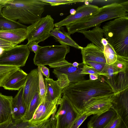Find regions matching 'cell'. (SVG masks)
Returning a JSON list of instances; mask_svg holds the SVG:
<instances>
[{
  "mask_svg": "<svg viewBox=\"0 0 128 128\" xmlns=\"http://www.w3.org/2000/svg\"><path fill=\"white\" fill-rule=\"evenodd\" d=\"M62 94L67 96L80 114L91 98L113 94L111 87L99 78L94 80H84L70 83L62 90Z\"/></svg>",
  "mask_w": 128,
  "mask_h": 128,
  "instance_id": "1",
  "label": "cell"
},
{
  "mask_svg": "<svg viewBox=\"0 0 128 128\" xmlns=\"http://www.w3.org/2000/svg\"><path fill=\"white\" fill-rule=\"evenodd\" d=\"M48 4L40 0H9L2 9L5 17L21 24H32L41 18Z\"/></svg>",
  "mask_w": 128,
  "mask_h": 128,
  "instance_id": "2",
  "label": "cell"
},
{
  "mask_svg": "<svg viewBox=\"0 0 128 128\" xmlns=\"http://www.w3.org/2000/svg\"><path fill=\"white\" fill-rule=\"evenodd\" d=\"M128 12L123 2H114L106 5L100 8L93 15L66 26L67 32L70 35L80 31L87 30L107 20L128 15Z\"/></svg>",
  "mask_w": 128,
  "mask_h": 128,
  "instance_id": "3",
  "label": "cell"
},
{
  "mask_svg": "<svg viewBox=\"0 0 128 128\" xmlns=\"http://www.w3.org/2000/svg\"><path fill=\"white\" fill-rule=\"evenodd\" d=\"M102 29L106 38L117 54L128 57V15L109 21Z\"/></svg>",
  "mask_w": 128,
  "mask_h": 128,
  "instance_id": "4",
  "label": "cell"
},
{
  "mask_svg": "<svg viewBox=\"0 0 128 128\" xmlns=\"http://www.w3.org/2000/svg\"><path fill=\"white\" fill-rule=\"evenodd\" d=\"M70 51V46L61 44L40 46L35 54L34 63L38 66L48 65L50 68H58L72 64L65 60Z\"/></svg>",
  "mask_w": 128,
  "mask_h": 128,
  "instance_id": "5",
  "label": "cell"
},
{
  "mask_svg": "<svg viewBox=\"0 0 128 128\" xmlns=\"http://www.w3.org/2000/svg\"><path fill=\"white\" fill-rule=\"evenodd\" d=\"M54 21L50 15H48L27 27V43L33 41L38 44L50 36V32L54 28Z\"/></svg>",
  "mask_w": 128,
  "mask_h": 128,
  "instance_id": "6",
  "label": "cell"
},
{
  "mask_svg": "<svg viewBox=\"0 0 128 128\" xmlns=\"http://www.w3.org/2000/svg\"><path fill=\"white\" fill-rule=\"evenodd\" d=\"M28 44L16 45L5 50L0 55V65L17 66H25L30 51Z\"/></svg>",
  "mask_w": 128,
  "mask_h": 128,
  "instance_id": "7",
  "label": "cell"
},
{
  "mask_svg": "<svg viewBox=\"0 0 128 128\" xmlns=\"http://www.w3.org/2000/svg\"><path fill=\"white\" fill-rule=\"evenodd\" d=\"M60 107L54 116L57 128H70L80 115L70 101L65 95L61 98Z\"/></svg>",
  "mask_w": 128,
  "mask_h": 128,
  "instance_id": "8",
  "label": "cell"
},
{
  "mask_svg": "<svg viewBox=\"0 0 128 128\" xmlns=\"http://www.w3.org/2000/svg\"><path fill=\"white\" fill-rule=\"evenodd\" d=\"M111 108L120 118L118 128H128V88L111 96Z\"/></svg>",
  "mask_w": 128,
  "mask_h": 128,
  "instance_id": "9",
  "label": "cell"
},
{
  "mask_svg": "<svg viewBox=\"0 0 128 128\" xmlns=\"http://www.w3.org/2000/svg\"><path fill=\"white\" fill-rule=\"evenodd\" d=\"M61 98L52 102L45 100L42 102L29 122L32 124H36L47 120L53 113L56 112L57 106L60 103Z\"/></svg>",
  "mask_w": 128,
  "mask_h": 128,
  "instance_id": "10",
  "label": "cell"
},
{
  "mask_svg": "<svg viewBox=\"0 0 128 128\" xmlns=\"http://www.w3.org/2000/svg\"><path fill=\"white\" fill-rule=\"evenodd\" d=\"M113 94L92 98L86 104L82 114H86L89 116L108 110L112 106L111 96Z\"/></svg>",
  "mask_w": 128,
  "mask_h": 128,
  "instance_id": "11",
  "label": "cell"
},
{
  "mask_svg": "<svg viewBox=\"0 0 128 128\" xmlns=\"http://www.w3.org/2000/svg\"><path fill=\"white\" fill-rule=\"evenodd\" d=\"M100 8L90 4H85L79 6L75 13L70 14L63 20L54 24L55 28H58L74 23L85 18L91 16L98 11Z\"/></svg>",
  "mask_w": 128,
  "mask_h": 128,
  "instance_id": "12",
  "label": "cell"
},
{
  "mask_svg": "<svg viewBox=\"0 0 128 128\" xmlns=\"http://www.w3.org/2000/svg\"><path fill=\"white\" fill-rule=\"evenodd\" d=\"M38 90H39L38 72V69H34L28 74L24 87L23 96L26 109L35 92Z\"/></svg>",
  "mask_w": 128,
  "mask_h": 128,
  "instance_id": "13",
  "label": "cell"
},
{
  "mask_svg": "<svg viewBox=\"0 0 128 128\" xmlns=\"http://www.w3.org/2000/svg\"><path fill=\"white\" fill-rule=\"evenodd\" d=\"M72 64L54 68L53 73L57 77L62 74L66 75L71 83H76L84 80L86 74H81L84 64H80L77 67L73 66Z\"/></svg>",
  "mask_w": 128,
  "mask_h": 128,
  "instance_id": "14",
  "label": "cell"
},
{
  "mask_svg": "<svg viewBox=\"0 0 128 128\" xmlns=\"http://www.w3.org/2000/svg\"><path fill=\"white\" fill-rule=\"evenodd\" d=\"M81 50L82 63L87 62H93L106 64L104 52L99 48L93 44H88Z\"/></svg>",
  "mask_w": 128,
  "mask_h": 128,
  "instance_id": "15",
  "label": "cell"
},
{
  "mask_svg": "<svg viewBox=\"0 0 128 128\" xmlns=\"http://www.w3.org/2000/svg\"><path fill=\"white\" fill-rule=\"evenodd\" d=\"M28 74L20 68L10 76L1 86L9 90H19L26 83Z\"/></svg>",
  "mask_w": 128,
  "mask_h": 128,
  "instance_id": "16",
  "label": "cell"
},
{
  "mask_svg": "<svg viewBox=\"0 0 128 128\" xmlns=\"http://www.w3.org/2000/svg\"><path fill=\"white\" fill-rule=\"evenodd\" d=\"M117 116L116 112L111 108L104 112L94 114L88 122V128H105Z\"/></svg>",
  "mask_w": 128,
  "mask_h": 128,
  "instance_id": "17",
  "label": "cell"
},
{
  "mask_svg": "<svg viewBox=\"0 0 128 128\" xmlns=\"http://www.w3.org/2000/svg\"><path fill=\"white\" fill-rule=\"evenodd\" d=\"M104 81L111 88L114 94L119 93L128 88V71L120 72Z\"/></svg>",
  "mask_w": 128,
  "mask_h": 128,
  "instance_id": "18",
  "label": "cell"
},
{
  "mask_svg": "<svg viewBox=\"0 0 128 128\" xmlns=\"http://www.w3.org/2000/svg\"><path fill=\"white\" fill-rule=\"evenodd\" d=\"M24 86L19 90L13 98L12 105V118L14 119H22L26 111V107L23 98Z\"/></svg>",
  "mask_w": 128,
  "mask_h": 128,
  "instance_id": "19",
  "label": "cell"
},
{
  "mask_svg": "<svg viewBox=\"0 0 128 128\" xmlns=\"http://www.w3.org/2000/svg\"><path fill=\"white\" fill-rule=\"evenodd\" d=\"M26 28L0 30V38L17 44L27 39Z\"/></svg>",
  "mask_w": 128,
  "mask_h": 128,
  "instance_id": "20",
  "label": "cell"
},
{
  "mask_svg": "<svg viewBox=\"0 0 128 128\" xmlns=\"http://www.w3.org/2000/svg\"><path fill=\"white\" fill-rule=\"evenodd\" d=\"M50 36L54 37L60 44L67 45L81 50L82 47L78 44L71 37L70 35L64 30L62 27L54 28L50 32Z\"/></svg>",
  "mask_w": 128,
  "mask_h": 128,
  "instance_id": "21",
  "label": "cell"
},
{
  "mask_svg": "<svg viewBox=\"0 0 128 128\" xmlns=\"http://www.w3.org/2000/svg\"><path fill=\"white\" fill-rule=\"evenodd\" d=\"M44 80L46 90L45 100L52 102L61 98L63 89L58 85L57 80L46 78Z\"/></svg>",
  "mask_w": 128,
  "mask_h": 128,
  "instance_id": "22",
  "label": "cell"
},
{
  "mask_svg": "<svg viewBox=\"0 0 128 128\" xmlns=\"http://www.w3.org/2000/svg\"><path fill=\"white\" fill-rule=\"evenodd\" d=\"M13 98L0 92V124L12 117V105Z\"/></svg>",
  "mask_w": 128,
  "mask_h": 128,
  "instance_id": "23",
  "label": "cell"
},
{
  "mask_svg": "<svg viewBox=\"0 0 128 128\" xmlns=\"http://www.w3.org/2000/svg\"><path fill=\"white\" fill-rule=\"evenodd\" d=\"M83 34L92 43L98 47L103 52L104 46L101 43L104 34L101 28L97 26L91 30H81L78 32Z\"/></svg>",
  "mask_w": 128,
  "mask_h": 128,
  "instance_id": "24",
  "label": "cell"
},
{
  "mask_svg": "<svg viewBox=\"0 0 128 128\" xmlns=\"http://www.w3.org/2000/svg\"><path fill=\"white\" fill-rule=\"evenodd\" d=\"M46 121L34 124L22 119H14L12 117L5 122L0 124V128H44Z\"/></svg>",
  "mask_w": 128,
  "mask_h": 128,
  "instance_id": "25",
  "label": "cell"
},
{
  "mask_svg": "<svg viewBox=\"0 0 128 128\" xmlns=\"http://www.w3.org/2000/svg\"><path fill=\"white\" fill-rule=\"evenodd\" d=\"M2 8H0V30L26 28L27 26H26L4 16L2 12Z\"/></svg>",
  "mask_w": 128,
  "mask_h": 128,
  "instance_id": "26",
  "label": "cell"
},
{
  "mask_svg": "<svg viewBox=\"0 0 128 128\" xmlns=\"http://www.w3.org/2000/svg\"><path fill=\"white\" fill-rule=\"evenodd\" d=\"M39 93V90L35 92L22 118L24 120L30 121L32 119L34 112L41 103Z\"/></svg>",
  "mask_w": 128,
  "mask_h": 128,
  "instance_id": "27",
  "label": "cell"
},
{
  "mask_svg": "<svg viewBox=\"0 0 128 128\" xmlns=\"http://www.w3.org/2000/svg\"><path fill=\"white\" fill-rule=\"evenodd\" d=\"M20 68L12 66L0 65V81L4 82Z\"/></svg>",
  "mask_w": 128,
  "mask_h": 128,
  "instance_id": "28",
  "label": "cell"
},
{
  "mask_svg": "<svg viewBox=\"0 0 128 128\" xmlns=\"http://www.w3.org/2000/svg\"><path fill=\"white\" fill-rule=\"evenodd\" d=\"M104 46V52L106 56V64L108 65L112 64L116 60L118 55L109 44Z\"/></svg>",
  "mask_w": 128,
  "mask_h": 128,
  "instance_id": "29",
  "label": "cell"
},
{
  "mask_svg": "<svg viewBox=\"0 0 128 128\" xmlns=\"http://www.w3.org/2000/svg\"><path fill=\"white\" fill-rule=\"evenodd\" d=\"M119 72L128 71V57H124L118 55L116 61L111 64Z\"/></svg>",
  "mask_w": 128,
  "mask_h": 128,
  "instance_id": "30",
  "label": "cell"
},
{
  "mask_svg": "<svg viewBox=\"0 0 128 128\" xmlns=\"http://www.w3.org/2000/svg\"><path fill=\"white\" fill-rule=\"evenodd\" d=\"M38 70L39 76L40 96L41 102L45 100L46 90L43 75L41 72L40 66H38Z\"/></svg>",
  "mask_w": 128,
  "mask_h": 128,
  "instance_id": "31",
  "label": "cell"
},
{
  "mask_svg": "<svg viewBox=\"0 0 128 128\" xmlns=\"http://www.w3.org/2000/svg\"><path fill=\"white\" fill-rule=\"evenodd\" d=\"M40 0L43 2L48 4L51 6H53L87 1V0Z\"/></svg>",
  "mask_w": 128,
  "mask_h": 128,
  "instance_id": "32",
  "label": "cell"
},
{
  "mask_svg": "<svg viewBox=\"0 0 128 128\" xmlns=\"http://www.w3.org/2000/svg\"><path fill=\"white\" fill-rule=\"evenodd\" d=\"M119 72L112 65L107 64L102 72L99 74V76H103L106 78H109Z\"/></svg>",
  "mask_w": 128,
  "mask_h": 128,
  "instance_id": "33",
  "label": "cell"
},
{
  "mask_svg": "<svg viewBox=\"0 0 128 128\" xmlns=\"http://www.w3.org/2000/svg\"><path fill=\"white\" fill-rule=\"evenodd\" d=\"M84 64H86L94 68L99 73V74L102 72L107 64L93 62H87Z\"/></svg>",
  "mask_w": 128,
  "mask_h": 128,
  "instance_id": "34",
  "label": "cell"
},
{
  "mask_svg": "<svg viewBox=\"0 0 128 128\" xmlns=\"http://www.w3.org/2000/svg\"><path fill=\"white\" fill-rule=\"evenodd\" d=\"M89 116L87 114L82 113L76 120L70 128H78Z\"/></svg>",
  "mask_w": 128,
  "mask_h": 128,
  "instance_id": "35",
  "label": "cell"
},
{
  "mask_svg": "<svg viewBox=\"0 0 128 128\" xmlns=\"http://www.w3.org/2000/svg\"><path fill=\"white\" fill-rule=\"evenodd\" d=\"M56 112L53 113L46 121L44 128H57L56 121L54 116Z\"/></svg>",
  "mask_w": 128,
  "mask_h": 128,
  "instance_id": "36",
  "label": "cell"
},
{
  "mask_svg": "<svg viewBox=\"0 0 128 128\" xmlns=\"http://www.w3.org/2000/svg\"><path fill=\"white\" fill-rule=\"evenodd\" d=\"M81 74H96L99 76V73L96 70L86 64H84Z\"/></svg>",
  "mask_w": 128,
  "mask_h": 128,
  "instance_id": "37",
  "label": "cell"
},
{
  "mask_svg": "<svg viewBox=\"0 0 128 128\" xmlns=\"http://www.w3.org/2000/svg\"><path fill=\"white\" fill-rule=\"evenodd\" d=\"M17 45L16 44L11 42L0 38V48L6 50Z\"/></svg>",
  "mask_w": 128,
  "mask_h": 128,
  "instance_id": "38",
  "label": "cell"
},
{
  "mask_svg": "<svg viewBox=\"0 0 128 128\" xmlns=\"http://www.w3.org/2000/svg\"><path fill=\"white\" fill-rule=\"evenodd\" d=\"M120 118L117 116L110 122L105 128H118Z\"/></svg>",
  "mask_w": 128,
  "mask_h": 128,
  "instance_id": "39",
  "label": "cell"
},
{
  "mask_svg": "<svg viewBox=\"0 0 128 128\" xmlns=\"http://www.w3.org/2000/svg\"><path fill=\"white\" fill-rule=\"evenodd\" d=\"M28 47L30 51H32L35 54L40 46H39L37 43L34 42H31L28 43Z\"/></svg>",
  "mask_w": 128,
  "mask_h": 128,
  "instance_id": "40",
  "label": "cell"
},
{
  "mask_svg": "<svg viewBox=\"0 0 128 128\" xmlns=\"http://www.w3.org/2000/svg\"><path fill=\"white\" fill-rule=\"evenodd\" d=\"M40 68L43 75L45 76L46 78H49V70L48 68L44 66H41Z\"/></svg>",
  "mask_w": 128,
  "mask_h": 128,
  "instance_id": "41",
  "label": "cell"
},
{
  "mask_svg": "<svg viewBox=\"0 0 128 128\" xmlns=\"http://www.w3.org/2000/svg\"><path fill=\"white\" fill-rule=\"evenodd\" d=\"M99 76L96 74H89L90 80H98L99 78Z\"/></svg>",
  "mask_w": 128,
  "mask_h": 128,
  "instance_id": "42",
  "label": "cell"
},
{
  "mask_svg": "<svg viewBox=\"0 0 128 128\" xmlns=\"http://www.w3.org/2000/svg\"><path fill=\"white\" fill-rule=\"evenodd\" d=\"M101 43L104 46H106L108 43L106 39L104 38L101 40Z\"/></svg>",
  "mask_w": 128,
  "mask_h": 128,
  "instance_id": "43",
  "label": "cell"
},
{
  "mask_svg": "<svg viewBox=\"0 0 128 128\" xmlns=\"http://www.w3.org/2000/svg\"><path fill=\"white\" fill-rule=\"evenodd\" d=\"M79 64L76 62H74L72 64V65L74 67H77L78 66Z\"/></svg>",
  "mask_w": 128,
  "mask_h": 128,
  "instance_id": "44",
  "label": "cell"
},
{
  "mask_svg": "<svg viewBox=\"0 0 128 128\" xmlns=\"http://www.w3.org/2000/svg\"><path fill=\"white\" fill-rule=\"evenodd\" d=\"M76 12V10L74 9H71L70 11V14L73 15Z\"/></svg>",
  "mask_w": 128,
  "mask_h": 128,
  "instance_id": "45",
  "label": "cell"
},
{
  "mask_svg": "<svg viewBox=\"0 0 128 128\" xmlns=\"http://www.w3.org/2000/svg\"><path fill=\"white\" fill-rule=\"evenodd\" d=\"M5 49L3 48H0V55L2 54Z\"/></svg>",
  "mask_w": 128,
  "mask_h": 128,
  "instance_id": "46",
  "label": "cell"
},
{
  "mask_svg": "<svg viewBox=\"0 0 128 128\" xmlns=\"http://www.w3.org/2000/svg\"><path fill=\"white\" fill-rule=\"evenodd\" d=\"M3 83V82L1 81H0V87L2 85Z\"/></svg>",
  "mask_w": 128,
  "mask_h": 128,
  "instance_id": "47",
  "label": "cell"
}]
</instances>
